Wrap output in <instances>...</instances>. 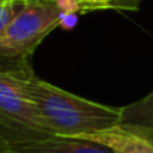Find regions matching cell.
Segmentation results:
<instances>
[{
    "label": "cell",
    "mask_w": 153,
    "mask_h": 153,
    "mask_svg": "<svg viewBox=\"0 0 153 153\" xmlns=\"http://www.w3.org/2000/svg\"><path fill=\"white\" fill-rule=\"evenodd\" d=\"M24 86L54 135L76 138L120 123V108L89 101L44 81L29 66Z\"/></svg>",
    "instance_id": "6da1fadb"
},
{
    "label": "cell",
    "mask_w": 153,
    "mask_h": 153,
    "mask_svg": "<svg viewBox=\"0 0 153 153\" xmlns=\"http://www.w3.org/2000/svg\"><path fill=\"white\" fill-rule=\"evenodd\" d=\"M26 63L0 72V128L2 146L42 140L54 135L24 86Z\"/></svg>",
    "instance_id": "7a4b0ae2"
},
{
    "label": "cell",
    "mask_w": 153,
    "mask_h": 153,
    "mask_svg": "<svg viewBox=\"0 0 153 153\" xmlns=\"http://www.w3.org/2000/svg\"><path fill=\"white\" fill-rule=\"evenodd\" d=\"M54 0H32L29 6L0 32V56L9 66L26 63L38 45L62 21Z\"/></svg>",
    "instance_id": "3957f363"
},
{
    "label": "cell",
    "mask_w": 153,
    "mask_h": 153,
    "mask_svg": "<svg viewBox=\"0 0 153 153\" xmlns=\"http://www.w3.org/2000/svg\"><path fill=\"white\" fill-rule=\"evenodd\" d=\"M2 153H114V152L95 141L51 135L42 140L2 146Z\"/></svg>",
    "instance_id": "277c9868"
},
{
    "label": "cell",
    "mask_w": 153,
    "mask_h": 153,
    "mask_svg": "<svg viewBox=\"0 0 153 153\" xmlns=\"http://www.w3.org/2000/svg\"><path fill=\"white\" fill-rule=\"evenodd\" d=\"M76 138L99 143L111 149L114 153H153V141L147 135L120 123L113 128Z\"/></svg>",
    "instance_id": "5b68a950"
},
{
    "label": "cell",
    "mask_w": 153,
    "mask_h": 153,
    "mask_svg": "<svg viewBox=\"0 0 153 153\" xmlns=\"http://www.w3.org/2000/svg\"><path fill=\"white\" fill-rule=\"evenodd\" d=\"M120 125L129 126L153 141V90L144 98L120 108Z\"/></svg>",
    "instance_id": "8992f818"
},
{
    "label": "cell",
    "mask_w": 153,
    "mask_h": 153,
    "mask_svg": "<svg viewBox=\"0 0 153 153\" xmlns=\"http://www.w3.org/2000/svg\"><path fill=\"white\" fill-rule=\"evenodd\" d=\"M143 0H78L80 11L92 12V11H137Z\"/></svg>",
    "instance_id": "52a82bcc"
},
{
    "label": "cell",
    "mask_w": 153,
    "mask_h": 153,
    "mask_svg": "<svg viewBox=\"0 0 153 153\" xmlns=\"http://www.w3.org/2000/svg\"><path fill=\"white\" fill-rule=\"evenodd\" d=\"M32 0H0V32L5 30Z\"/></svg>",
    "instance_id": "ba28073f"
},
{
    "label": "cell",
    "mask_w": 153,
    "mask_h": 153,
    "mask_svg": "<svg viewBox=\"0 0 153 153\" xmlns=\"http://www.w3.org/2000/svg\"><path fill=\"white\" fill-rule=\"evenodd\" d=\"M75 24H76V14H66V15H62L60 26H62L63 29H72Z\"/></svg>",
    "instance_id": "9c48e42d"
}]
</instances>
